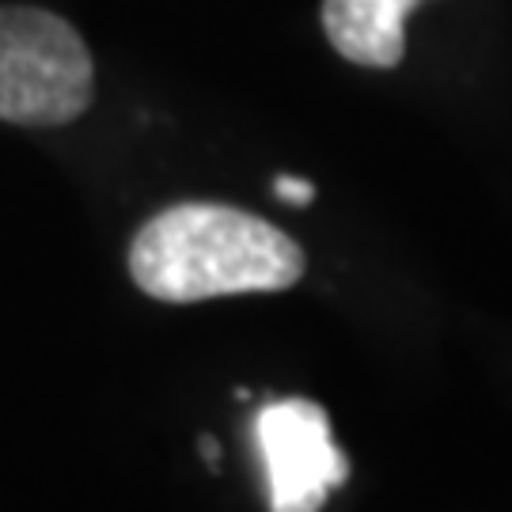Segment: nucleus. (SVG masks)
<instances>
[{"label": "nucleus", "instance_id": "nucleus-4", "mask_svg": "<svg viewBox=\"0 0 512 512\" xmlns=\"http://www.w3.org/2000/svg\"><path fill=\"white\" fill-rule=\"evenodd\" d=\"M421 0H323V31L365 69H395L406 54V16Z\"/></svg>", "mask_w": 512, "mask_h": 512}, {"label": "nucleus", "instance_id": "nucleus-6", "mask_svg": "<svg viewBox=\"0 0 512 512\" xmlns=\"http://www.w3.org/2000/svg\"><path fill=\"white\" fill-rule=\"evenodd\" d=\"M202 452H205V459H209V463H213V467H217V440H209V437H202Z\"/></svg>", "mask_w": 512, "mask_h": 512}, {"label": "nucleus", "instance_id": "nucleus-2", "mask_svg": "<svg viewBox=\"0 0 512 512\" xmlns=\"http://www.w3.org/2000/svg\"><path fill=\"white\" fill-rule=\"evenodd\" d=\"M95 65L69 19L0 4V122L65 126L92 107Z\"/></svg>", "mask_w": 512, "mask_h": 512}, {"label": "nucleus", "instance_id": "nucleus-3", "mask_svg": "<svg viewBox=\"0 0 512 512\" xmlns=\"http://www.w3.org/2000/svg\"><path fill=\"white\" fill-rule=\"evenodd\" d=\"M270 486V512H319L349 478V459L330 437L327 410L311 399H277L255 418Z\"/></svg>", "mask_w": 512, "mask_h": 512}, {"label": "nucleus", "instance_id": "nucleus-5", "mask_svg": "<svg viewBox=\"0 0 512 512\" xmlns=\"http://www.w3.org/2000/svg\"><path fill=\"white\" fill-rule=\"evenodd\" d=\"M274 194L289 205H311L315 202V186H311L308 179H293V175H277Z\"/></svg>", "mask_w": 512, "mask_h": 512}, {"label": "nucleus", "instance_id": "nucleus-1", "mask_svg": "<svg viewBox=\"0 0 512 512\" xmlns=\"http://www.w3.org/2000/svg\"><path fill=\"white\" fill-rule=\"evenodd\" d=\"M137 289L164 304L281 293L304 277V251L270 220L232 205L186 202L148 220L129 247Z\"/></svg>", "mask_w": 512, "mask_h": 512}]
</instances>
